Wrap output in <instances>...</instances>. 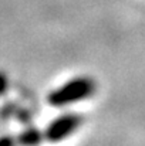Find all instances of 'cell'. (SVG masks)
Instances as JSON below:
<instances>
[{"label": "cell", "mask_w": 145, "mask_h": 146, "mask_svg": "<svg viewBox=\"0 0 145 146\" xmlns=\"http://www.w3.org/2000/svg\"><path fill=\"white\" fill-rule=\"evenodd\" d=\"M97 91V82L88 75L74 77L55 90L47 97V102L54 108H64L91 98Z\"/></svg>", "instance_id": "6da1fadb"}, {"label": "cell", "mask_w": 145, "mask_h": 146, "mask_svg": "<svg viewBox=\"0 0 145 146\" xmlns=\"http://www.w3.org/2000/svg\"><path fill=\"white\" fill-rule=\"evenodd\" d=\"M83 125V116L74 112H64L54 118L44 129V138L51 143L63 142L74 135Z\"/></svg>", "instance_id": "7a4b0ae2"}, {"label": "cell", "mask_w": 145, "mask_h": 146, "mask_svg": "<svg viewBox=\"0 0 145 146\" xmlns=\"http://www.w3.org/2000/svg\"><path fill=\"white\" fill-rule=\"evenodd\" d=\"M41 139H46L44 132H40L36 128H27L17 136V143L20 146H37Z\"/></svg>", "instance_id": "3957f363"}, {"label": "cell", "mask_w": 145, "mask_h": 146, "mask_svg": "<svg viewBox=\"0 0 145 146\" xmlns=\"http://www.w3.org/2000/svg\"><path fill=\"white\" fill-rule=\"evenodd\" d=\"M9 88V78L4 72H0V95L6 94Z\"/></svg>", "instance_id": "277c9868"}, {"label": "cell", "mask_w": 145, "mask_h": 146, "mask_svg": "<svg viewBox=\"0 0 145 146\" xmlns=\"http://www.w3.org/2000/svg\"><path fill=\"white\" fill-rule=\"evenodd\" d=\"M0 146H17V138L3 136L0 138Z\"/></svg>", "instance_id": "5b68a950"}]
</instances>
